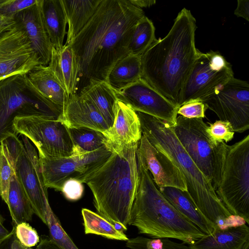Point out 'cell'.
I'll use <instances>...</instances> for the list:
<instances>
[{
    "mask_svg": "<svg viewBox=\"0 0 249 249\" xmlns=\"http://www.w3.org/2000/svg\"><path fill=\"white\" fill-rule=\"evenodd\" d=\"M144 16L142 9L129 0H102L89 21L68 44L76 55L78 85L81 82L82 89L90 82L107 83L116 63L130 54L133 30Z\"/></svg>",
    "mask_w": 249,
    "mask_h": 249,
    "instance_id": "6da1fadb",
    "label": "cell"
},
{
    "mask_svg": "<svg viewBox=\"0 0 249 249\" xmlns=\"http://www.w3.org/2000/svg\"><path fill=\"white\" fill-rule=\"evenodd\" d=\"M196 28L195 17L184 8L166 36L156 39L141 55L142 78L177 106L183 85L201 52L196 47Z\"/></svg>",
    "mask_w": 249,
    "mask_h": 249,
    "instance_id": "7a4b0ae2",
    "label": "cell"
},
{
    "mask_svg": "<svg viewBox=\"0 0 249 249\" xmlns=\"http://www.w3.org/2000/svg\"><path fill=\"white\" fill-rule=\"evenodd\" d=\"M142 134L165 155L181 174L187 192L203 214L217 228L237 225V217L231 214L218 198L211 180L196 165L176 136L173 125L149 115L136 112Z\"/></svg>",
    "mask_w": 249,
    "mask_h": 249,
    "instance_id": "3957f363",
    "label": "cell"
},
{
    "mask_svg": "<svg viewBox=\"0 0 249 249\" xmlns=\"http://www.w3.org/2000/svg\"><path fill=\"white\" fill-rule=\"evenodd\" d=\"M138 144L113 148L106 162L83 181L92 193L98 213L123 231L137 190Z\"/></svg>",
    "mask_w": 249,
    "mask_h": 249,
    "instance_id": "277c9868",
    "label": "cell"
},
{
    "mask_svg": "<svg viewBox=\"0 0 249 249\" xmlns=\"http://www.w3.org/2000/svg\"><path fill=\"white\" fill-rule=\"evenodd\" d=\"M138 184L128 225L152 238H174L187 244L205 234L165 198L138 153Z\"/></svg>",
    "mask_w": 249,
    "mask_h": 249,
    "instance_id": "5b68a950",
    "label": "cell"
},
{
    "mask_svg": "<svg viewBox=\"0 0 249 249\" xmlns=\"http://www.w3.org/2000/svg\"><path fill=\"white\" fill-rule=\"evenodd\" d=\"M64 109L41 95L27 74H18L0 81V143L17 136L13 128L16 117L40 116L52 120H63Z\"/></svg>",
    "mask_w": 249,
    "mask_h": 249,
    "instance_id": "8992f818",
    "label": "cell"
},
{
    "mask_svg": "<svg viewBox=\"0 0 249 249\" xmlns=\"http://www.w3.org/2000/svg\"><path fill=\"white\" fill-rule=\"evenodd\" d=\"M216 193L230 213L249 223V135L228 145Z\"/></svg>",
    "mask_w": 249,
    "mask_h": 249,
    "instance_id": "52a82bcc",
    "label": "cell"
},
{
    "mask_svg": "<svg viewBox=\"0 0 249 249\" xmlns=\"http://www.w3.org/2000/svg\"><path fill=\"white\" fill-rule=\"evenodd\" d=\"M203 119L177 117L174 132L197 167L210 180L215 190L222 175L228 145H214L206 132Z\"/></svg>",
    "mask_w": 249,
    "mask_h": 249,
    "instance_id": "ba28073f",
    "label": "cell"
},
{
    "mask_svg": "<svg viewBox=\"0 0 249 249\" xmlns=\"http://www.w3.org/2000/svg\"><path fill=\"white\" fill-rule=\"evenodd\" d=\"M9 137L5 141L14 162L16 177L28 198L34 214L46 225V212L50 205L35 147L25 136Z\"/></svg>",
    "mask_w": 249,
    "mask_h": 249,
    "instance_id": "9c48e42d",
    "label": "cell"
},
{
    "mask_svg": "<svg viewBox=\"0 0 249 249\" xmlns=\"http://www.w3.org/2000/svg\"><path fill=\"white\" fill-rule=\"evenodd\" d=\"M16 135L26 136L38 150V157L59 159L73 154V144L68 127L62 121L40 116L16 117Z\"/></svg>",
    "mask_w": 249,
    "mask_h": 249,
    "instance_id": "30bf717a",
    "label": "cell"
},
{
    "mask_svg": "<svg viewBox=\"0 0 249 249\" xmlns=\"http://www.w3.org/2000/svg\"><path fill=\"white\" fill-rule=\"evenodd\" d=\"M233 77L231 64L219 52H200L183 85L178 106L202 102Z\"/></svg>",
    "mask_w": 249,
    "mask_h": 249,
    "instance_id": "8fae6325",
    "label": "cell"
},
{
    "mask_svg": "<svg viewBox=\"0 0 249 249\" xmlns=\"http://www.w3.org/2000/svg\"><path fill=\"white\" fill-rule=\"evenodd\" d=\"M113 147L105 146L96 151L59 159L39 158L45 186L61 191L67 180L74 179L83 183L88 176L102 166L111 155Z\"/></svg>",
    "mask_w": 249,
    "mask_h": 249,
    "instance_id": "7c38bea8",
    "label": "cell"
},
{
    "mask_svg": "<svg viewBox=\"0 0 249 249\" xmlns=\"http://www.w3.org/2000/svg\"><path fill=\"white\" fill-rule=\"evenodd\" d=\"M220 120L229 122L234 132L249 128V84L234 77L218 88L203 101Z\"/></svg>",
    "mask_w": 249,
    "mask_h": 249,
    "instance_id": "4fadbf2b",
    "label": "cell"
},
{
    "mask_svg": "<svg viewBox=\"0 0 249 249\" xmlns=\"http://www.w3.org/2000/svg\"><path fill=\"white\" fill-rule=\"evenodd\" d=\"M117 100L136 112L143 113L174 126L179 107L176 105L142 78L120 89H113Z\"/></svg>",
    "mask_w": 249,
    "mask_h": 249,
    "instance_id": "5bb4252c",
    "label": "cell"
},
{
    "mask_svg": "<svg viewBox=\"0 0 249 249\" xmlns=\"http://www.w3.org/2000/svg\"><path fill=\"white\" fill-rule=\"evenodd\" d=\"M41 65L25 33L16 25L0 36V81Z\"/></svg>",
    "mask_w": 249,
    "mask_h": 249,
    "instance_id": "9a60e30c",
    "label": "cell"
},
{
    "mask_svg": "<svg viewBox=\"0 0 249 249\" xmlns=\"http://www.w3.org/2000/svg\"><path fill=\"white\" fill-rule=\"evenodd\" d=\"M137 152L158 188L171 187L187 191L186 184L178 168L143 135L139 142Z\"/></svg>",
    "mask_w": 249,
    "mask_h": 249,
    "instance_id": "2e32d148",
    "label": "cell"
},
{
    "mask_svg": "<svg viewBox=\"0 0 249 249\" xmlns=\"http://www.w3.org/2000/svg\"><path fill=\"white\" fill-rule=\"evenodd\" d=\"M42 0L27 8L14 17L16 25L22 30L38 56L40 63L48 66L53 46L46 32L41 12Z\"/></svg>",
    "mask_w": 249,
    "mask_h": 249,
    "instance_id": "e0dca14e",
    "label": "cell"
},
{
    "mask_svg": "<svg viewBox=\"0 0 249 249\" xmlns=\"http://www.w3.org/2000/svg\"><path fill=\"white\" fill-rule=\"evenodd\" d=\"M103 133L113 148L138 143L142 133L137 112L126 104L117 100L113 123Z\"/></svg>",
    "mask_w": 249,
    "mask_h": 249,
    "instance_id": "ac0fdd59",
    "label": "cell"
},
{
    "mask_svg": "<svg viewBox=\"0 0 249 249\" xmlns=\"http://www.w3.org/2000/svg\"><path fill=\"white\" fill-rule=\"evenodd\" d=\"M63 122L68 128L86 127L103 133L109 128L93 104L77 93L69 95L64 108Z\"/></svg>",
    "mask_w": 249,
    "mask_h": 249,
    "instance_id": "d6986e66",
    "label": "cell"
},
{
    "mask_svg": "<svg viewBox=\"0 0 249 249\" xmlns=\"http://www.w3.org/2000/svg\"><path fill=\"white\" fill-rule=\"evenodd\" d=\"M48 67L64 87L69 96L76 93L78 67L75 53L69 45L59 50L52 48Z\"/></svg>",
    "mask_w": 249,
    "mask_h": 249,
    "instance_id": "ffe728a7",
    "label": "cell"
},
{
    "mask_svg": "<svg viewBox=\"0 0 249 249\" xmlns=\"http://www.w3.org/2000/svg\"><path fill=\"white\" fill-rule=\"evenodd\" d=\"M249 240V228L245 224L226 229L216 228L193 243L190 249H242Z\"/></svg>",
    "mask_w": 249,
    "mask_h": 249,
    "instance_id": "44dd1931",
    "label": "cell"
},
{
    "mask_svg": "<svg viewBox=\"0 0 249 249\" xmlns=\"http://www.w3.org/2000/svg\"><path fill=\"white\" fill-rule=\"evenodd\" d=\"M158 188L174 207L205 235L212 233L217 228L200 211L187 191L171 187Z\"/></svg>",
    "mask_w": 249,
    "mask_h": 249,
    "instance_id": "7402d4cb",
    "label": "cell"
},
{
    "mask_svg": "<svg viewBox=\"0 0 249 249\" xmlns=\"http://www.w3.org/2000/svg\"><path fill=\"white\" fill-rule=\"evenodd\" d=\"M26 74L32 85L41 95L53 103L65 108L69 96L48 66L38 65Z\"/></svg>",
    "mask_w": 249,
    "mask_h": 249,
    "instance_id": "603a6c76",
    "label": "cell"
},
{
    "mask_svg": "<svg viewBox=\"0 0 249 249\" xmlns=\"http://www.w3.org/2000/svg\"><path fill=\"white\" fill-rule=\"evenodd\" d=\"M102 0H61L68 29L65 45H68L95 14Z\"/></svg>",
    "mask_w": 249,
    "mask_h": 249,
    "instance_id": "cb8c5ba5",
    "label": "cell"
},
{
    "mask_svg": "<svg viewBox=\"0 0 249 249\" xmlns=\"http://www.w3.org/2000/svg\"><path fill=\"white\" fill-rule=\"evenodd\" d=\"M41 12L53 47L56 50L61 49L64 45L67 24L61 0H42Z\"/></svg>",
    "mask_w": 249,
    "mask_h": 249,
    "instance_id": "d4e9b609",
    "label": "cell"
},
{
    "mask_svg": "<svg viewBox=\"0 0 249 249\" xmlns=\"http://www.w3.org/2000/svg\"><path fill=\"white\" fill-rule=\"evenodd\" d=\"M91 102L110 128L114 119V107L117 100L113 89L106 82H90L78 94Z\"/></svg>",
    "mask_w": 249,
    "mask_h": 249,
    "instance_id": "484cf974",
    "label": "cell"
},
{
    "mask_svg": "<svg viewBox=\"0 0 249 249\" xmlns=\"http://www.w3.org/2000/svg\"><path fill=\"white\" fill-rule=\"evenodd\" d=\"M142 75L141 55L128 54L112 68L107 83L113 89H120L141 78Z\"/></svg>",
    "mask_w": 249,
    "mask_h": 249,
    "instance_id": "4316f807",
    "label": "cell"
},
{
    "mask_svg": "<svg viewBox=\"0 0 249 249\" xmlns=\"http://www.w3.org/2000/svg\"><path fill=\"white\" fill-rule=\"evenodd\" d=\"M5 203L9 209L13 225L32 220L34 214L33 208L16 174L12 177Z\"/></svg>",
    "mask_w": 249,
    "mask_h": 249,
    "instance_id": "83f0119b",
    "label": "cell"
},
{
    "mask_svg": "<svg viewBox=\"0 0 249 249\" xmlns=\"http://www.w3.org/2000/svg\"><path fill=\"white\" fill-rule=\"evenodd\" d=\"M73 144V155L96 151L111 146L108 139L101 131L86 128H68Z\"/></svg>",
    "mask_w": 249,
    "mask_h": 249,
    "instance_id": "f1b7e54d",
    "label": "cell"
},
{
    "mask_svg": "<svg viewBox=\"0 0 249 249\" xmlns=\"http://www.w3.org/2000/svg\"><path fill=\"white\" fill-rule=\"evenodd\" d=\"M85 234H93L113 240L127 241L129 239L104 217L88 209L81 211Z\"/></svg>",
    "mask_w": 249,
    "mask_h": 249,
    "instance_id": "f546056e",
    "label": "cell"
},
{
    "mask_svg": "<svg viewBox=\"0 0 249 249\" xmlns=\"http://www.w3.org/2000/svg\"><path fill=\"white\" fill-rule=\"evenodd\" d=\"M156 39L154 25L144 16L137 22L133 30L128 45L130 54L141 55Z\"/></svg>",
    "mask_w": 249,
    "mask_h": 249,
    "instance_id": "4dcf8cb0",
    "label": "cell"
},
{
    "mask_svg": "<svg viewBox=\"0 0 249 249\" xmlns=\"http://www.w3.org/2000/svg\"><path fill=\"white\" fill-rule=\"evenodd\" d=\"M14 162L4 141L0 143V196L6 203L13 176Z\"/></svg>",
    "mask_w": 249,
    "mask_h": 249,
    "instance_id": "1f68e13d",
    "label": "cell"
},
{
    "mask_svg": "<svg viewBox=\"0 0 249 249\" xmlns=\"http://www.w3.org/2000/svg\"><path fill=\"white\" fill-rule=\"evenodd\" d=\"M46 220L49 230L50 238L58 247L62 249H79L62 227L50 205L46 209Z\"/></svg>",
    "mask_w": 249,
    "mask_h": 249,
    "instance_id": "d6a6232c",
    "label": "cell"
},
{
    "mask_svg": "<svg viewBox=\"0 0 249 249\" xmlns=\"http://www.w3.org/2000/svg\"><path fill=\"white\" fill-rule=\"evenodd\" d=\"M208 124L206 132L214 145L222 142L227 143L233 139L235 132L229 122L219 120Z\"/></svg>",
    "mask_w": 249,
    "mask_h": 249,
    "instance_id": "836d02e7",
    "label": "cell"
},
{
    "mask_svg": "<svg viewBox=\"0 0 249 249\" xmlns=\"http://www.w3.org/2000/svg\"><path fill=\"white\" fill-rule=\"evenodd\" d=\"M13 229L19 242L25 247L32 248L40 241L36 231L27 222L13 225Z\"/></svg>",
    "mask_w": 249,
    "mask_h": 249,
    "instance_id": "e575fe53",
    "label": "cell"
},
{
    "mask_svg": "<svg viewBox=\"0 0 249 249\" xmlns=\"http://www.w3.org/2000/svg\"><path fill=\"white\" fill-rule=\"evenodd\" d=\"M207 109L206 105L203 102L193 101L180 106L177 114L189 119H203L205 117V112Z\"/></svg>",
    "mask_w": 249,
    "mask_h": 249,
    "instance_id": "d590c367",
    "label": "cell"
},
{
    "mask_svg": "<svg viewBox=\"0 0 249 249\" xmlns=\"http://www.w3.org/2000/svg\"><path fill=\"white\" fill-rule=\"evenodd\" d=\"M37 1V0H3L0 5V14L14 18L19 12L28 8Z\"/></svg>",
    "mask_w": 249,
    "mask_h": 249,
    "instance_id": "8d00e7d4",
    "label": "cell"
},
{
    "mask_svg": "<svg viewBox=\"0 0 249 249\" xmlns=\"http://www.w3.org/2000/svg\"><path fill=\"white\" fill-rule=\"evenodd\" d=\"M83 183L74 179H70L65 181L61 190L65 197L71 201L79 199L83 195Z\"/></svg>",
    "mask_w": 249,
    "mask_h": 249,
    "instance_id": "74e56055",
    "label": "cell"
},
{
    "mask_svg": "<svg viewBox=\"0 0 249 249\" xmlns=\"http://www.w3.org/2000/svg\"><path fill=\"white\" fill-rule=\"evenodd\" d=\"M0 249H33L23 246L16 237L13 229L9 235L0 242Z\"/></svg>",
    "mask_w": 249,
    "mask_h": 249,
    "instance_id": "f35d334b",
    "label": "cell"
},
{
    "mask_svg": "<svg viewBox=\"0 0 249 249\" xmlns=\"http://www.w3.org/2000/svg\"><path fill=\"white\" fill-rule=\"evenodd\" d=\"M160 239L154 249H190L187 244L176 242L166 238Z\"/></svg>",
    "mask_w": 249,
    "mask_h": 249,
    "instance_id": "ab89813d",
    "label": "cell"
},
{
    "mask_svg": "<svg viewBox=\"0 0 249 249\" xmlns=\"http://www.w3.org/2000/svg\"><path fill=\"white\" fill-rule=\"evenodd\" d=\"M234 14L237 17H241L249 21V0H238L237 6Z\"/></svg>",
    "mask_w": 249,
    "mask_h": 249,
    "instance_id": "60d3db41",
    "label": "cell"
},
{
    "mask_svg": "<svg viewBox=\"0 0 249 249\" xmlns=\"http://www.w3.org/2000/svg\"><path fill=\"white\" fill-rule=\"evenodd\" d=\"M16 26L14 18L4 16L0 14V36Z\"/></svg>",
    "mask_w": 249,
    "mask_h": 249,
    "instance_id": "b9f144b4",
    "label": "cell"
},
{
    "mask_svg": "<svg viewBox=\"0 0 249 249\" xmlns=\"http://www.w3.org/2000/svg\"><path fill=\"white\" fill-rule=\"evenodd\" d=\"M35 249H62L58 247L49 236H42L39 244Z\"/></svg>",
    "mask_w": 249,
    "mask_h": 249,
    "instance_id": "7bdbcfd3",
    "label": "cell"
},
{
    "mask_svg": "<svg viewBox=\"0 0 249 249\" xmlns=\"http://www.w3.org/2000/svg\"><path fill=\"white\" fill-rule=\"evenodd\" d=\"M129 1L133 5L141 9L149 7L156 2L155 0H129Z\"/></svg>",
    "mask_w": 249,
    "mask_h": 249,
    "instance_id": "ee69618b",
    "label": "cell"
},
{
    "mask_svg": "<svg viewBox=\"0 0 249 249\" xmlns=\"http://www.w3.org/2000/svg\"><path fill=\"white\" fill-rule=\"evenodd\" d=\"M10 231H8L3 225L0 223V242L6 237Z\"/></svg>",
    "mask_w": 249,
    "mask_h": 249,
    "instance_id": "f6af8a7d",
    "label": "cell"
},
{
    "mask_svg": "<svg viewBox=\"0 0 249 249\" xmlns=\"http://www.w3.org/2000/svg\"><path fill=\"white\" fill-rule=\"evenodd\" d=\"M242 249H249V240L246 242Z\"/></svg>",
    "mask_w": 249,
    "mask_h": 249,
    "instance_id": "bcb514c9",
    "label": "cell"
},
{
    "mask_svg": "<svg viewBox=\"0 0 249 249\" xmlns=\"http://www.w3.org/2000/svg\"><path fill=\"white\" fill-rule=\"evenodd\" d=\"M4 220H5V219L3 217V216L0 213V223L3 224Z\"/></svg>",
    "mask_w": 249,
    "mask_h": 249,
    "instance_id": "7dc6e473",
    "label": "cell"
}]
</instances>
